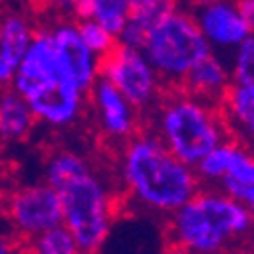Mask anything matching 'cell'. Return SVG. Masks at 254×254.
<instances>
[{
  "label": "cell",
  "mask_w": 254,
  "mask_h": 254,
  "mask_svg": "<svg viewBox=\"0 0 254 254\" xmlns=\"http://www.w3.org/2000/svg\"><path fill=\"white\" fill-rule=\"evenodd\" d=\"M45 181L61 201V224L77 240L83 254H98L108 240L118 197L112 183L77 151L59 149L45 161Z\"/></svg>",
  "instance_id": "6da1fadb"
},
{
  "label": "cell",
  "mask_w": 254,
  "mask_h": 254,
  "mask_svg": "<svg viewBox=\"0 0 254 254\" xmlns=\"http://www.w3.org/2000/svg\"><path fill=\"white\" fill-rule=\"evenodd\" d=\"M118 173L128 201L159 218H169L201 185L195 169L179 161L149 128L120 144Z\"/></svg>",
  "instance_id": "7a4b0ae2"
},
{
  "label": "cell",
  "mask_w": 254,
  "mask_h": 254,
  "mask_svg": "<svg viewBox=\"0 0 254 254\" xmlns=\"http://www.w3.org/2000/svg\"><path fill=\"white\" fill-rule=\"evenodd\" d=\"M10 88L25 98L37 124L51 130L73 128L88 106V92L73 79L49 27L35 31Z\"/></svg>",
  "instance_id": "3957f363"
},
{
  "label": "cell",
  "mask_w": 254,
  "mask_h": 254,
  "mask_svg": "<svg viewBox=\"0 0 254 254\" xmlns=\"http://www.w3.org/2000/svg\"><path fill=\"white\" fill-rule=\"evenodd\" d=\"M254 234L246 205L218 187H199L167 218L171 246L191 254H234Z\"/></svg>",
  "instance_id": "277c9868"
},
{
  "label": "cell",
  "mask_w": 254,
  "mask_h": 254,
  "mask_svg": "<svg viewBox=\"0 0 254 254\" xmlns=\"http://www.w3.org/2000/svg\"><path fill=\"white\" fill-rule=\"evenodd\" d=\"M149 130L179 161L195 167L214 146L226 140L228 128L220 108L181 88H169L146 114Z\"/></svg>",
  "instance_id": "5b68a950"
},
{
  "label": "cell",
  "mask_w": 254,
  "mask_h": 254,
  "mask_svg": "<svg viewBox=\"0 0 254 254\" xmlns=\"http://www.w3.org/2000/svg\"><path fill=\"white\" fill-rule=\"evenodd\" d=\"M165 88H179L195 63L211 53L191 12L171 10L146 33L140 47Z\"/></svg>",
  "instance_id": "8992f818"
},
{
  "label": "cell",
  "mask_w": 254,
  "mask_h": 254,
  "mask_svg": "<svg viewBox=\"0 0 254 254\" xmlns=\"http://www.w3.org/2000/svg\"><path fill=\"white\" fill-rule=\"evenodd\" d=\"M100 77L108 79L142 116L155 108L167 90L144 53L122 43L100 59Z\"/></svg>",
  "instance_id": "52a82bcc"
},
{
  "label": "cell",
  "mask_w": 254,
  "mask_h": 254,
  "mask_svg": "<svg viewBox=\"0 0 254 254\" xmlns=\"http://www.w3.org/2000/svg\"><path fill=\"white\" fill-rule=\"evenodd\" d=\"M2 218L14 238L23 244L25 240L61 224L59 195L47 181L23 185L6 195Z\"/></svg>",
  "instance_id": "ba28073f"
},
{
  "label": "cell",
  "mask_w": 254,
  "mask_h": 254,
  "mask_svg": "<svg viewBox=\"0 0 254 254\" xmlns=\"http://www.w3.org/2000/svg\"><path fill=\"white\" fill-rule=\"evenodd\" d=\"M193 169L199 183L218 187L224 193L242 201L248 187L254 183V151L242 140L228 136Z\"/></svg>",
  "instance_id": "9c48e42d"
},
{
  "label": "cell",
  "mask_w": 254,
  "mask_h": 254,
  "mask_svg": "<svg viewBox=\"0 0 254 254\" xmlns=\"http://www.w3.org/2000/svg\"><path fill=\"white\" fill-rule=\"evenodd\" d=\"M94 122L104 138L122 144L132 138L142 126V114L126 100L108 79L98 77L88 92Z\"/></svg>",
  "instance_id": "30bf717a"
},
{
  "label": "cell",
  "mask_w": 254,
  "mask_h": 254,
  "mask_svg": "<svg viewBox=\"0 0 254 254\" xmlns=\"http://www.w3.org/2000/svg\"><path fill=\"white\" fill-rule=\"evenodd\" d=\"M193 18L211 51H234L252 35L232 0H214L203 4L195 8Z\"/></svg>",
  "instance_id": "8fae6325"
},
{
  "label": "cell",
  "mask_w": 254,
  "mask_h": 254,
  "mask_svg": "<svg viewBox=\"0 0 254 254\" xmlns=\"http://www.w3.org/2000/svg\"><path fill=\"white\" fill-rule=\"evenodd\" d=\"M49 33L61 57L65 59L73 79L79 83V88L83 92H90L96 79L100 77V57H96L88 49V45L81 41L75 20L59 18L53 25H49Z\"/></svg>",
  "instance_id": "7c38bea8"
},
{
  "label": "cell",
  "mask_w": 254,
  "mask_h": 254,
  "mask_svg": "<svg viewBox=\"0 0 254 254\" xmlns=\"http://www.w3.org/2000/svg\"><path fill=\"white\" fill-rule=\"evenodd\" d=\"M33 23L20 12L2 16V37H0V88L12 83L20 61L27 55L35 37Z\"/></svg>",
  "instance_id": "4fadbf2b"
},
{
  "label": "cell",
  "mask_w": 254,
  "mask_h": 254,
  "mask_svg": "<svg viewBox=\"0 0 254 254\" xmlns=\"http://www.w3.org/2000/svg\"><path fill=\"white\" fill-rule=\"evenodd\" d=\"M230 86H232L230 65L220 55L211 51L191 67V71L185 75L179 88L195 98H201L209 104L218 106Z\"/></svg>",
  "instance_id": "5bb4252c"
},
{
  "label": "cell",
  "mask_w": 254,
  "mask_h": 254,
  "mask_svg": "<svg viewBox=\"0 0 254 254\" xmlns=\"http://www.w3.org/2000/svg\"><path fill=\"white\" fill-rule=\"evenodd\" d=\"M218 108L228 128V134L252 146L254 144V88L232 81V86L224 94Z\"/></svg>",
  "instance_id": "9a60e30c"
},
{
  "label": "cell",
  "mask_w": 254,
  "mask_h": 254,
  "mask_svg": "<svg viewBox=\"0 0 254 254\" xmlns=\"http://www.w3.org/2000/svg\"><path fill=\"white\" fill-rule=\"evenodd\" d=\"M37 120L29 104L10 86L0 88V142L18 144L31 136Z\"/></svg>",
  "instance_id": "2e32d148"
},
{
  "label": "cell",
  "mask_w": 254,
  "mask_h": 254,
  "mask_svg": "<svg viewBox=\"0 0 254 254\" xmlns=\"http://www.w3.org/2000/svg\"><path fill=\"white\" fill-rule=\"evenodd\" d=\"M177 8V0H130V14L118 35V43L140 49L155 23Z\"/></svg>",
  "instance_id": "e0dca14e"
},
{
  "label": "cell",
  "mask_w": 254,
  "mask_h": 254,
  "mask_svg": "<svg viewBox=\"0 0 254 254\" xmlns=\"http://www.w3.org/2000/svg\"><path fill=\"white\" fill-rule=\"evenodd\" d=\"M130 14V0H77L73 20L92 18L108 29L112 35H120Z\"/></svg>",
  "instance_id": "ac0fdd59"
},
{
  "label": "cell",
  "mask_w": 254,
  "mask_h": 254,
  "mask_svg": "<svg viewBox=\"0 0 254 254\" xmlns=\"http://www.w3.org/2000/svg\"><path fill=\"white\" fill-rule=\"evenodd\" d=\"M20 246L27 254H83L73 234L63 224L41 232Z\"/></svg>",
  "instance_id": "d6986e66"
},
{
  "label": "cell",
  "mask_w": 254,
  "mask_h": 254,
  "mask_svg": "<svg viewBox=\"0 0 254 254\" xmlns=\"http://www.w3.org/2000/svg\"><path fill=\"white\" fill-rule=\"evenodd\" d=\"M75 25H77L81 41L100 59L104 55H108L118 43L116 35H112L108 29H104L100 23H96V20H92V18H79V20H75Z\"/></svg>",
  "instance_id": "ffe728a7"
},
{
  "label": "cell",
  "mask_w": 254,
  "mask_h": 254,
  "mask_svg": "<svg viewBox=\"0 0 254 254\" xmlns=\"http://www.w3.org/2000/svg\"><path fill=\"white\" fill-rule=\"evenodd\" d=\"M232 53H234L230 61L232 81L254 88V33Z\"/></svg>",
  "instance_id": "44dd1931"
},
{
  "label": "cell",
  "mask_w": 254,
  "mask_h": 254,
  "mask_svg": "<svg viewBox=\"0 0 254 254\" xmlns=\"http://www.w3.org/2000/svg\"><path fill=\"white\" fill-rule=\"evenodd\" d=\"M20 252H23V246L14 238L4 218H0V254H20Z\"/></svg>",
  "instance_id": "7402d4cb"
},
{
  "label": "cell",
  "mask_w": 254,
  "mask_h": 254,
  "mask_svg": "<svg viewBox=\"0 0 254 254\" xmlns=\"http://www.w3.org/2000/svg\"><path fill=\"white\" fill-rule=\"evenodd\" d=\"M41 4L61 18H69V16L73 18V10H75L77 0H41Z\"/></svg>",
  "instance_id": "603a6c76"
},
{
  "label": "cell",
  "mask_w": 254,
  "mask_h": 254,
  "mask_svg": "<svg viewBox=\"0 0 254 254\" xmlns=\"http://www.w3.org/2000/svg\"><path fill=\"white\" fill-rule=\"evenodd\" d=\"M236 8L244 18V23L254 33V0H236Z\"/></svg>",
  "instance_id": "cb8c5ba5"
},
{
  "label": "cell",
  "mask_w": 254,
  "mask_h": 254,
  "mask_svg": "<svg viewBox=\"0 0 254 254\" xmlns=\"http://www.w3.org/2000/svg\"><path fill=\"white\" fill-rule=\"evenodd\" d=\"M242 203H244V205H246V209L250 211L252 222H254V183L248 187V191L244 193V197H242Z\"/></svg>",
  "instance_id": "d4e9b609"
},
{
  "label": "cell",
  "mask_w": 254,
  "mask_h": 254,
  "mask_svg": "<svg viewBox=\"0 0 254 254\" xmlns=\"http://www.w3.org/2000/svg\"><path fill=\"white\" fill-rule=\"evenodd\" d=\"M177 2H183L187 6H191V8H199L203 4H209V2H214V0H177Z\"/></svg>",
  "instance_id": "484cf974"
},
{
  "label": "cell",
  "mask_w": 254,
  "mask_h": 254,
  "mask_svg": "<svg viewBox=\"0 0 254 254\" xmlns=\"http://www.w3.org/2000/svg\"><path fill=\"white\" fill-rule=\"evenodd\" d=\"M165 254H191V252H187V250H183V248H177V246H169Z\"/></svg>",
  "instance_id": "4316f807"
},
{
  "label": "cell",
  "mask_w": 254,
  "mask_h": 254,
  "mask_svg": "<svg viewBox=\"0 0 254 254\" xmlns=\"http://www.w3.org/2000/svg\"><path fill=\"white\" fill-rule=\"evenodd\" d=\"M0 37H2V16H0Z\"/></svg>",
  "instance_id": "83f0119b"
},
{
  "label": "cell",
  "mask_w": 254,
  "mask_h": 254,
  "mask_svg": "<svg viewBox=\"0 0 254 254\" xmlns=\"http://www.w3.org/2000/svg\"><path fill=\"white\" fill-rule=\"evenodd\" d=\"M20 254H27V252H25V250H23V252H20Z\"/></svg>",
  "instance_id": "f1b7e54d"
}]
</instances>
